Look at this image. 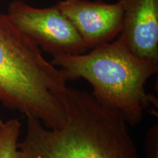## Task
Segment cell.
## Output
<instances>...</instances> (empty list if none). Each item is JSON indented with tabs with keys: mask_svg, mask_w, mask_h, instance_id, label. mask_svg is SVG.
<instances>
[{
	"mask_svg": "<svg viewBox=\"0 0 158 158\" xmlns=\"http://www.w3.org/2000/svg\"><path fill=\"white\" fill-rule=\"evenodd\" d=\"M63 102L66 118L58 128L27 116V134L18 143L23 158H141L119 113L68 86Z\"/></svg>",
	"mask_w": 158,
	"mask_h": 158,
	"instance_id": "1",
	"label": "cell"
},
{
	"mask_svg": "<svg viewBox=\"0 0 158 158\" xmlns=\"http://www.w3.org/2000/svg\"><path fill=\"white\" fill-rule=\"evenodd\" d=\"M68 81L8 15L0 13V103L58 128L66 118Z\"/></svg>",
	"mask_w": 158,
	"mask_h": 158,
	"instance_id": "2",
	"label": "cell"
},
{
	"mask_svg": "<svg viewBox=\"0 0 158 158\" xmlns=\"http://www.w3.org/2000/svg\"><path fill=\"white\" fill-rule=\"evenodd\" d=\"M51 62L68 80L87 81L96 101L119 113L128 124H139L145 110L157 115V99L147 92L145 85L157 73L158 63L138 58L120 36L88 54L54 56Z\"/></svg>",
	"mask_w": 158,
	"mask_h": 158,
	"instance_id": "3",
	"label": "cell"
},
{
	"mask_svg": "<svg viewBox=\"0 0 158 158\" xmlns=\"http://www.w3.org/2000/svg\"><path fill=\"white\" fill-rule=\"evenodd\" d=\"M7 14L26 35L54 56L83 54L87 48L56 5L37 8L21 0L9 4Z\"/></svg>",
	"mask_w": 158,
	"mask_h": 158,
	"instance_id": "4",
	"label": "cell"
},
{
	"mask_svg": "<svg viewBox=\"0 0 158 158\" xmlns=\"http://www.w3.org/2000/svg\"><path fill=\"white\" fill-rule=\"evenodd\" d=\"M70 20L86 48H94L110 42L120 34L123 6L88 0H62L56 5Z\"/></svg>",
	"mask_w": 158,
	"mask_h": 158,
	"instance_id": "5",
	"label": "cell"
},
{
	"mask_svg": "<svg viewBox=\"0 0 158 158\" xmlns=\"http://www.w3.org/2000/svg\"><path fill=\"white\" fill-rule=\"evenodd\" d=\"M119 36L138 58L158 63V0H120Z\"/></svg>",
	"mask_w": 158,
	"mask_h": 158,
	"instance_id": "6",
	"label": "cell"
},
{
	"mask_svg": "<svg viewBox=\"0 0 158 158\" xmlns=\"http://www.w3.org/2000/svg\"><path fill=\"white\" fill-rule=\"evenodd\" d=\"M21 124L16 118H0V158H23L18 147Z\"/></svg>",
	"mask_w": 158,
	"mask_h": 158,
	"instance_id": "7",
	"label": "cell"
},
{
	"mask_svg": "<svg viewBox=\"0 0 158 158\" xmlns=\"http://www.w3.org/2000/svg\"><path fill=\"white\" fill-rule=\"evenodd\" d=\"M145 148L147 158H158V125H154L148 130Z\"/></svg>",
	"mask_w": 158,
	"mask_h": 158,
	"instance_id": "8",
	"label": "cell"
}]
</instances>
